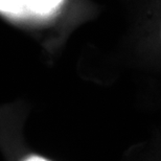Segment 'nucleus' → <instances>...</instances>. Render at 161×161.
Instances as JSON below:
<instances>
[{
    "label": "nucleus",
    "instance_id": "2",
    "mask_svg": "<svg viewBox=\"0 0 161 161\" xmlns=\"http://www.w3.org/2000/svg\"><path fill=\"white\" fill-rule=\"evenodd\" d=\"M27 161H47V160H45L43 158H39V157H35V158H31L30 160H27Z\"/></svg>",
    "mask_w": 161,
    "mask_h": 161
},
{
    "label": "nucleus",
    "instance_id": "1",
    "mask_svg": "<svg viewBox=\"0 0 161 161\" xmlns=\"http://www.w3.org/2000/svg\"><path fill=\"white\" fill-rule=\"evenodd\" d=\"M64 0H0V13L11 16H49L58 11Z\"/></svg>",
    "mask_w": 161,
    "mask_h": 161
}]
</instances>
